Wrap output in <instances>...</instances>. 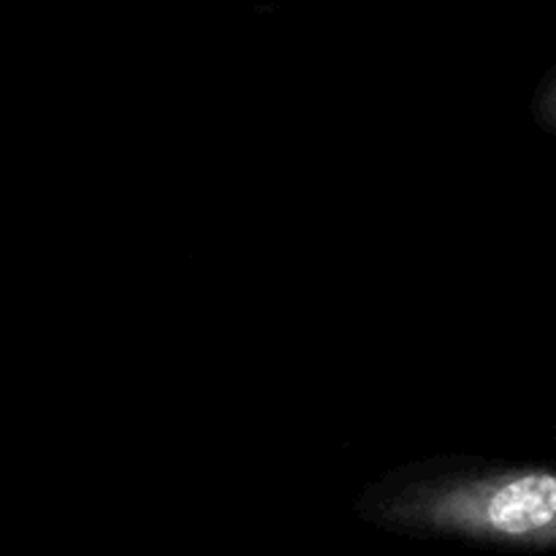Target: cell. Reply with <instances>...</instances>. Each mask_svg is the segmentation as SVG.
<instances>
[{
	"label": "cell",
	"mask_w": 556,
	"mask_h": 556,
	"mask_svg": "<svg viewBox=\"0 0 556 556\" xmlns=\"http://www.w3.org/2000/svg\"><path fill=\"white\" fill-rule=\"evenodd\" d=\"M378 516L405 530L546 548L556 535V481L548 470L413 478L380 500Z\"/></svg>",
	"instance_id": "1"
}]
</instances>
